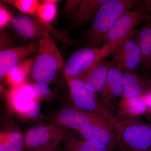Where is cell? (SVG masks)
<instances>
[{"label":"cell","instance_id":"4dcf8cb0","mask_svg":"<svg viewBox=\"0 0 151 151\" xmlns=\"http://www.w3.org/2000/svg\"><path fill=\"white\" fill-rule=\"evenodd\" d=\"M147 104L148 106L149 112L151 113V90L145 94Z\"/></svg>","mask_w":151,"mask_h":151},{"label":"cell","instance_id":"cb8c5ba5","mask_svg":"<svg viewBox=\"0 0 151 151\" xmlns=\"http://www.w3.org/2000/svg\"><path fill=\"white\" fill-rule=\"evenodd\" d=\"M5 151H23L25 150L24 136L19 129L8 131Z\"/></svg>","mask_w":151,"mask_h":151},{"label":"cell","instance_id":"9c48e42d","mask_svg":"<svg viewBox=\"0 0 151 151\" xmlns=\"http://www.w3.org/2000/svg\"><path fill=\"white\" fill-rule=\"evenodd\" d=\"M101 47L82 48L74 52L64 66L65 78L84 77L102 60Z\"/></svg>","mask_w":151,"mask_h":151},{"label":"cell","instance_id":"5bb4252c","mask_svg":"<svg viewBox=\"0 0 151 151\" xmlns=\"http://www.w3.org/2000/svg\"><path fill=\"white\" fill-rule=\"evenodd\" d=\"M74 132L84 139L103 143L112 150L118 147L116 134L109 125L89 124Z\"/></svg>","mask_w":151,"mask_h":151},{"label":"cell","instance_id":"6da1fadb","mask_svg":"<svg viewBox=\"0 0 151 151\" xmlns=\"http://www.w3.org/2000/svg\"><path fill=\"white\" fill-rule=\"evenodd\" d=\"M38 52L31 78L32 83L48 85L64 69L65 64L55 42L48 32L40 39Z\"/></svg>","mask_w":151,"mask_h":151},{"label":"cell","instance_id":"484cf974","mask_svg":"<svg viewBox=\"0 0 151 151\" xmlns=\"http://www.w3.org/2000/svg\"><path fill=\"white\" fill-rule=\"evenodd\" d=\"M12 17H11L10 14L8 10L2 5L1 4L0 6V28L2 30L4 27L12 21Z\"/></svg>","mask_w":151,"mask_h":151},{"label":"cell","instance_id":"8992f818","mask_svg":"<svg viewBox=\"0 0 151 151\" xmlns=\"http://www.w3.org/2000/svg\"><path fill=\"white\" fill-rule=\"evenodd\" d=\"M150 17L142 11L136 10L124 12L109 31L104 40L114 50H116L127 40L134 36L137 31L135 28L145 20L148 21Z\"/></svg>","mask_w":151,"mask_h":151},{"label":"cell","instance_id":"8fae6325","mask_svg":"<svg viewBox=\"0 0 151 151\" xmlns=\"http://www.w3.org/2000/svg\"><path fill=\"white\" fill-rule=\"evenodd\" d=\"M39 41L35 40L22 46L1 50L0 52V78L6 75L14 66L38 50Z\"/></svg>","mask_w":151,"mask_h":151},{"label":"cell","instance_id":"7c38bea8","mask_svg":"<svg viewBox=\"0 0 151 151\" xmlns=\"http://www.w3.org/2000/svg\"><path fill=\"white\" fill-rule=\"evenodd\" d=\"M12 26L18 35L24 39L32 41L41 37L47 32L46 28L36 19L25 14L12 17Z\"/></svg>","mask_w":151,"mask_h":151},{"label":"cell","instance_id":"2e32d148","mask_svg":"<svg viewBox=\"0 0 151 151\" xmlns=\"http://www.w3.org/2000/svg\"><path fill=\"white\" fill-rule=\"evenodd\" d=\"M62 143L64 151H113L103 143L84 139L71 131Z\"/></svg>","mask_w":151,"mask_h":151},{"label":"cell","instance_id":"d6a6232c","mask_svg":"<svg viewBox=\"0 0 151 151\" xmlns=\"http://www.w3.org/2000/svg\"></svg>","mask_w":151,"mask_h":151},{"label":"cell","instance_id":"30bf717a","mask_svg":"<svg viewBox=\"0 0 151 151\" xmlns=\"http://www.w3.org/2000/svg\"><path fill=\"white\" fill-rule=\"evenodd\" d=\"M133 37L124 42L113 53V63L122 70L133 71L143 63L142 53L139 42L137 38Z\"/></svg>","mask_w":151,"mask_h":151},{"label":"cell","instance_id":"4316f807","mask_svg":"<svg viewBox=\"0 0 151 151\" xmlns=\"http://www.w3.org/2000/svg\"><path fill=\"white\" fill-rule=\"evenodd\" d=\"M140 5L137 10L145 13L151 17V0L139 1Z\"/></svg>","mask_w":151,"mask_h":151},{"label":"cell","instance_id":"52a82bcc","mask_svg":"<svg viewBox=\"0 0 151 151\" xmlns=\"http://www.w3.org/2000/svg\"><path fill=\"white\" fill-rule=\"evenodd\" d=\"M70 131L53 123L37 125L25 134V149L42 148L62 142Z\"/></svg>","mask_w":151,"mask_h":151},{"label":"cell","instance_id":"d6986e66","mask_svg":"<svg viewBox=\"0 0 151 151\" xmlns=\"http://www.w3.org/2000/svg\"><path fill=\"white\" fill-rule=\"evenodd\" d=\"M111 63L100 61L89 73L83 77L86 88L95 94L100 93L105 85Z\"/></svg>","mask_w":151,"mask_h":151},{"label":"cell","instance_id":"5b68a950","mask_svg":"<svg viewBox=\"0 0 151 151\" xmlns=\"http://www.w3.org/2000/svg\"><path fill=\"white\" fill-rule=\"evenodd\" d=\"M72 105L81 111L100 116L107 122L113 116L100 103L96 94L86 88L83 77L65 78Z\"/></svg>","mask_w":151,"mask_h":151},{"label":"cell","instance_id":"d4e9b609","mask_svg":"<svg viewBox=\"0 0 151 151\" xmlns=\"http://www.w3.org/2000/svg\"><path fill=\"white\" fill-rule=\"evenodd\" d=\"M83 1V0H71L66 1L64 8L63 12L71 17L74 14L79 6Z\"/></svg>","mask_w":151,"mask_h":151},{"label":"cell","instance_id":"f546056e","mask_svg":"<svg viewBox=\"0 0 151 151\" xmlns=\"http://www.w3.org/2000/svg\"><path fill=\"white\" fill-rule=\"evenodd\" d=\"M8 134V131H1L0 132V151H5Z\"/></svg>","mask_w":151,"mask_h":151},{"label":"cell","instance_id":"ba28073f","mask_svg":"<svg viewBox=\"0 0 151 151\" xmlns=\"http://www.w3.org/2000/svg\"><path fill=\"white\" fill-rule=\"evenodd\" d=\"M48 120L50 123L74 132L89 124L109 125L102 117L81 111L73 105L64 106L57 110L50 116Z\"/></svg>","mask_w":151,"mask_h":151},{"label":"cell","instance_id":"e0dca14e","mask_svg":"<svg viewBox=\"0 0 151 151\" xmlns=\"http://www.w3.org/2000/svg\"><path fill=\"white\" fill-rule=\"evenodd\" d=\"M123 73L122 98H130L144 95L151 90V86H149L134 71L124 70Z\"/></svg>","mask_w":151,"mask_h":151},{"label":"cell","instance_id":"7402d4cb","mask_svg":"<svg viewBox=\"0 0 151 151\" xmlns=\"http://www.w3.org/2000/svg\"><path fill=\"white\" fill-rule=\"evenodd\" d=\"M58 2L56 0L41 1L36 15L43 22L50 24L56 17Z\"/></svg>","mask_w":151,"mask_h":151},{"label":"cell","instance_id":"4fadbf2b","mask_svg":"<svg viewBox=\"0 0 151 151\" xmlns=\"http://www.w3.org/2000/svg\"><path fill=\"white\" fill-rule=\"evenodd\" d=\"M123 73L122 69L114 63L111 67L103 89L99 93L102 104L106 108L113 100L122 97L123 93Z\"/></svg>","mask_w":151,"mask_h":151},{"label":"cell","instance_id":"f1b7e54d","mask_svg":"<svg viewBox=\"0 0 151 151\" xmlns=\"http://www.w3.org/2000/svg\"><path fill=\"white\" fill-rule=\"evenodd\" d=\"M62 143H60L57 145L50 146L47 147L34 149L32 150H26L25 151H64L63 147H62L61 145Z\"/></svg>","mask_w":151,"mask_h":151},{"label":"cell","instance_id":"83f0119b","mask_svg":"<svg viewBox=\"0 0 151 151\" xmlns=\"http://www.w3.org/2000/svg\"><path fill=\"white\" fill-rule=\"evenodd\" d=\"M12 40L8 35L4 32H1V50L7 49V47L12 43Z\"/></svg>","mask_w":151,"mask_h":151},{"label":"cell","instance_id":"9a60e30c","mask_svg":"<svg viewBox=\"0 0 151 151\" xmlns=\"http://www.w3.org/2000/svg\"><path fill=\"white\" fill-rule=\"evenodd\" d=\"M118 115L126 119H136L149 112L145 94L130 98H122L119 103Z\"/></svg>","mask_w":151,"mask_h":151},{"label":"cell","instance_id":"44dd1931","mask_svg":"<svg viewBox=\"0 0 151 151\" xmlns=\"http://www.w3.org/2000/svg\"><path fill=\"white\" fill-rule=\"evenodd\" d=\"M137 39L142 53L143 63L146 68L151 64V19L137 32Z\"/></svg>","mask_w":151,"mask_h":151},{"label":"cell","instance_id":"277c9868","mask_svg":"<svg viewBox=\"0 0 151 151\" xmlns=\"http://www.w3.org/2000/svg\"><path fill=\"white\" fill-rule=\"evenodd\" d=\"M7 100L12 111L25 120L35 121L40 117V102L36 83H26L11 88L8 93Z\"/></svg>","mask_w":151,"mask_h":151},{"label":"cell","instance_id":"ffe728a7","mask_svg":"<svg viewBox=\"0 0 151 151\" xmlns=\"http://www.w3.org/2000/svg\"><path fill=\"white\" fill-rule=\"evenodd\" d=\"M33 63L32 59H25L9 70L5 78L12 88L26 84V81L31 72Z\"/></svg>","mask_w":151,"mask_h":151},{"label":"cell","instance_id":"3957f363","mask_svg":"<svg viewBox=\"0 0 151 151\" xmlns=\"http://www.w3.org/2000/svg\"><path fill=\"white\" fill-rule=\"evenodd\" d=\"M137 0H108L101 6L87 32L86 39L90 47L100 48L105 35L126 11L137 4Z\"/></svg>","mask_w":151,"mask_h":151},{"label":"cell","instance_id":"603a6c76","mask_svg":"<svg viewBox=\"0 0 151 151\" xmlns=\"http://www.w3.org/2000/svg\"><path fill=\"white\" fill-rule=\"evenodd\" d=\"M1 1L12 5L24 14L32 17L37 13L41 4L37 0H4Z\"/></svg>","mask_w":151,"mask_h":151},{"label":"cell","instance_id":"7a4b0ae2","mask_svg":"<svg viewBox=\"0 0 151 151\" xmlns=\"http://www.w3.org/2000/svg\"><path fill=\"white\" fill-rule=\"evenodd\" d=\"M108 123L116 133L118 147L123 151H147L151 146V125L136 119L120 120L115 116Z\"/></svg>","mask_w":151,"mask_h":151},{"label":"cell","instance_id":"1f68e13d","mask_svg":"<svg viewBox=\"0 0 151 151\" xmlns=\"http://www.w3.org/2000/svg\"><path fill=\"white\" fill-rule=\"evenodd\" d=\"M147 151H151V146L150 147V149H149Z\"/></svg>","mask_w":151,"mask_h":151},{"label":"cell","instance_id":"ac0fdd59","mask_svg":"<svg viewBox=\"0 0 151 151\" xmlns=\"http://www.w3.org/2000/svg\"><path fill=\"white\" fill-rule=\"evenodd\" d=\"M108 0H83L79 7L71 17L72 24L80 27L94 19L101 6Z\"/></svg>","mask_w":151,"mask_h":151}]
</instances>
